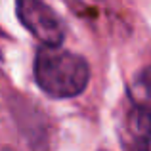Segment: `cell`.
Returning a JSON list of instances; mask_svg holds the SVG:
<instances>
[{
	"mask_svg": "<svg viewBox=\"0 0 151 151\" xmlns=\"http://www.w3.org/2000/svg\"><path fill=\"white\" fill-rule=\"evenodd\" d=\"M35 81L50 98L67 100L84 92L90 81V65L82 55L58 46H46L35 58Z\"/></svg>",
	"mask_w": 151,
	"mask_h": 151,
	"instance_id": "1",
	"label": "cell"
},
{
	"mask_svg": "<svg viewBox=\"0 0 151 151\" xmlns=\"http://www.w3.org/2000/svg\"><path fill=\"white\" fill-rule=\"evenodd\" d=\"M15 14L21 25L44 46H59L65 38L61 19L42 0H15Z\"/></svg>",
	"mask_w": 151,
	"mask_h": 151,
	"instance_id": "2",
	"label": "cell"
},
{
	"mask_svg": "<svg viewBox=\"0 0 151 151\" xmlns=\"http://www.w3.org/2000/svg\"><path fill=\"white\" fill-rule=\"evenodd\" d=\"M124 144L128 151H151V101L136 103L124 122Z\"/></svg>",
	"mask_w": 151,
	"mask_h": 151,
	"instance_id": "3",
	"label": "cell"
},
{
	"mask_svg": "<svg viewBox=\"0 0 151 151\" xmlns=\"http://www.w3.org/2000/svg\"><path fill=\"white\" fill-rule=\"evenodd\" d=\"M134 86H136V92L140 94L145 101H151V65L145 67V69L138 75Z\"/></svg>",
	"mask_w": 151,
	"mask_h": 151,
	"instance_id": "4",
	"label": "cell"
},
{
	"mask_svg": "<svg viewBox=\"0 0 151 151\" xmlns=\"http://www.w3.org/2000/svg\"><path fill=\"white\" fill-rule=\"evenodd\" d=\"M0 151H14V149H10V147H0Z\"/></svg>",
	"mask_w": 151,
	"mask_h": 151,
	"instance_id": "5",
	"label": "cell"
}]
</instances>
